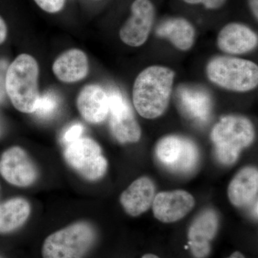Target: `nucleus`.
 I'll return each mask as SVG.
<instances>
[{"label":"nucleus","mask_w":258,"mask_h":258,"mask_svg":"<svg viewBox=\"0 0 258 258\" xmlns=\"http://www.w3.org/2000/svg\"><path fill=\"white\" fill-rule=\"evenodd\" d=\"M174 73L163 66L144 70L136 79L133 101L139 115L152 119L164 113L170 99Z\"/></svg>","instance_id":"obj_1"},{"label":"nucleus","mask_w":258,"mask_h":258,"mask_svg":"<svg viewBox=\"0 0 258 258\" xmlns=\"http://www.w3.org/2000/svg\"><path fill=\"white\" fill-rule=\"evenodd\" d=\"M39 67L36 60L28 54H21L7 69L5 88L13 106L19 111L33 113L40 98Z\"/></svg>","instance_id":"obj_2"},{"label":"nucleus","mask_w":258,"mask_h":258,"mask_svg":"<svg viewBox=\"0 0 258 258\" xmlns=\"http://www.w3.org/2000/svg\"><path fill=\"white\" fill-rule=\"evenodd\" d=\"M96 232L87 222H75L47 236L42 258H84L94 245Z\"/></svg>","instance_id":"obj_3"},{"label":"nucleus","mask_w":258,"mask_h":258,"mask_svg":"<svg viewBox=\"0 0 258 258\" xmlns=\"http://www.w3.org/2000/svg\"><path fill=\"white\" fill-rule=\"evenodd\" d=\"M211 138L217 159L230 165L237 161L241 151L253 142V125L244 117H224L212 129Z\"/></svg>","instance_id":"obj_4"},{"label":"nucleus","mask_w":258,"mask_h":258,"mask_svg":"<svg viewBox=\"0 0 258 258\" xmlns=\"http://www.w3.org/2000/svg\"><path fill=\"white\" fill-rule=\"evenodd\" d=\"M209 79L231 91L244 92L257 86L258 67L252 61L230 57H218L209 62Z\"/></svg>","instance_id":"obj_5"},{"label":"nucleus","mask_w":258,"mask_h":258,"mask_svg":"<svg viewBox=\"0 0 258 258\" xmlns=\"http://www.w3.org/2000/svg\"><path fill=\"white\" fill-rule=\"evenodd\" d=\"M64 158L71 168L89 181H96L106 174L108 163L96 141L81 137L66 146Z\"/></svg>","instance_id":"obj_6"},{"label":"nucleus","mask_w":258,"mask_h":258,"mask_svg":"<svg viewBox=\"0 0 258 258\" xmlns=\"http://www.w3.org/2000/svg\"><path fill=\"white\" fill-rule=\"evenodd\" d=\"M156 153L159 162L176 173L187 174L198 166V147L190 139L184 137H164L158 143Z\"/></svg>","instance_id":"obj_7"},{"label":"nucleus","mask_w":258,"mask_h":258,"mask_svg":"<svg viewBox=\"0 0 258 258\" xmlns=\"http://www.w3.org/2000/svg\"><path fill=\"white\" fill-rule=\"evenodd\" d=\"M108 96L112 134L122 144L138 142L142 132L130 104L118 90H111Z\"/></svg>","instance_id":"obj_8"},{"label":"nucleus","mask_w":258,"mask_h":258,"mask_svg":"<svg viewBox=\"0 0 258 258\" xmlns=\"http://www.w3.org/2000/svg\"><path fill=\"white\" fill-rule=\"evenodd\" d=\"M0 175L18 187H28L36 181V166L23 148L13 147L7 149L0 157Z\"/></svg>","instance_id":"obj_9"},{"label":"nucleus","mask_w":258,"mask_h":258,"mask_svg":"<svg viewBox=\"0 0 258 258\" xmlns=\"http://www.w3.org/2000/svg\"><path fill=\"white\" fill-rule=\"evenodd\" d=\"M154 18V8L150 0H135L132 16L120 30L122 41L132 47L143 45L147 40Z\"/></svg>","instance_id":"obj_10"},{"label":"nucleus","mask_w":258,"mask_h":258,"mask_svg":"<svg viewBox=\"0 0 258 258\" xmlns=\"http://www.w3.org/2000/svg\"><path fill=\"white\" fill-rule=\"evenodd\" d=\"M194 206L195 199L192 195L183 190L159 193L152 203L154 217L165 223L181 220L192 210Z\"/></svg>","instance_id":"obj_11"},{"label":"nucleus","mask_w":258,"mask_h":258,"mask_svg":"<svg viewBox=\"0 0 258 258\" xmlns=\"http://www.w3.org/2000/svg\"><path fill=\"white\" fill-rule=\"evenodd\" d=\"M219 219L216 212L208 210L202 212L194 220L188 232L189 244L193 255L205 258L210 252V242L218 230Z\"/></svg>","instance_id":"obj_12"},{"label":"nucleus","mask_w":258,"mask_h":258,"mask_svg":"<svg viewBox=\"0 0 258 258\" xmlns=\"http://www.w3.org/2000/svg\"><path fill=\"white\" fill-rule=\"evenodd\" d=\"M77 107L81 116L86 121L101 123L109 113L108 93L98 85H88L79 93Z\"/></svg>","instance_id":"obj_13"},{"label":"nucleus","mask_w":258,"mask_h":258,"mask_svg":"<svg viewBox=\"0 0 258 258\" xmlns=\"http://www.w3.org/2000/svg\"><path fill=\"white\" fill-rule=\"evenodd\" d=\"M155 190L152 179L145 176L139 178L121 194L120 204L129 215L139 216L152 206Z\"/></svg>","instance_id":"obj_14"},{"label":"nucleus","mask_w":258,"mask_h":258,"mask_svg":"<svg viewBox=\"0 0 258 258\" xmlns=\"http://www.w3.org/2000/svg\"><path fill=\"white\" fill-rule=\"evenodd\" d=\"M258 172L254 167L247 166L241 169L228 186V198L237 208H246L257 203Z\"/></svg>","instance_id":"obj_15"},{"label":"nucleus","mask_w":258,"mask_h":258,"mask_svg":"<svg viewBox=\"0 0 258 258\" xmlns=\"http://www.w3.org/2000/svg\"><path fill=\"white\" fill-rule=\"evenodd\" d=\"M257 35L251 29L239 23H230L222 28L218 35V46L230 54H243L257 45Z\"/></svg>","instance_id":"obj_16"},{"label":"nucleus","mask_w":258,"mask_h":258,"mask_svg":"<svg viewBox=\"0 0 258 258\" xmlns=\"http://www.w3.org/2000/svg\"><path fill=\"white\" fill-rule=\"evenodd\" d=\"M87 55L79 49H71L61 54L52 64V71L57 79L63 83L78 82L88 73Z\"/></svg>","instance_id":"obj_17"},{"label":"nucleus","mask_w":258,"mask_h":258,"mask_svg":"<svg viewBox=\"0 0 258 258\" xmlns=\"http://www.w3.org/2000/svg\"><path fill=\"white\" fill-rule=\"evenodd\" d=\"M178 100L182 111L191 119L204 123L210 118L212 101L203 88L181 86L177 91Z\"/></svg>","instance_id":"obj_18"},{"label":"nucleus","mask_w":258,"mask_h":258,"mask_svg":"<svg viewBox=\"0 0 258 258\" xmlns=\"http://www.w3.org/2000/svg\"><path fill=\"white\" fill-rule=\"evenodd\" d=\"M30 212V203L24 198H12L0 204V234L11 233L21 227Z\"/></svg>","instance_id":"obj_19"},{"label":"nucleus","mask_w":258,"mask_h":258,"mask_svg":"<svg viewBox=\"0 0 258 258\" xmlns=\"http://www.w3.org/2000/svg\"><path fill=\"white\" fill-rule=\"evenodd\" d=\"M157 34L169 39L181 50H189L195 39V29L189 21L183 18L168 19L162 22L157 29Z\"/></svg>","instance_id":"obj_20"},{"label":"nucleus","mask_w":258,"mask_h":258,"mask_svg":"<svg viewBox=\"0 0 258 258\" xmlns=\"http://www.w3.org/2000/svg\"><path fill=\"white\" fill-rule=\"evenodd\" d=\"M60 97L55 91H48L40 96L34 114L42 120H47L56 114L60 107Z\"/></svg>","instance_id":"obj_21"},{"label":"nucleus","mask_w":258,"mask_h":258,"mask_svg":"<svg viewBox=\"0 0 258 258\" xmlns=\"http://www.w3.org/2000/svg\"><path fill=\"white\" fill-rule=\"evenodd\" d=\"M84 132V126L80 123H74L64 129L61 136V141L64 145L76 142L81 139Z\"/></svg>","instance_id":"obj_22"},{"label":"nucleus","mask_w":258,"mask_h":258,"mask_svg":"<svg viewBox=\"0 0 258 258\" xmlns=\"http://www.w3.org/2000/svg\"><path fill=\"white\" fill-rule=\"evenodd\" d=\"M44 11L49 13H58L63 8L66 0H34Z\"/></svg>","instance_id":"obj_23"},{"label":"nucleus","mask_w":258,"mask_h":258,"mask_svg":"<svg viewBox=\"0 0 258 258\" xmlns=\"http://www.w3.org/2000/svg\"><path fill=\"white\" fill-rule=\"evenodd\" d=\"M189 4H203L208 9H217L221 8L227 0H184Z\"/></svg>","instance_id":"obj_24"},{"label":"nucleus","mask_w":258,"mask_h":258,"mask_svg":"<svg viewBox=\"0 0 258 258\" xmlns=\"http://www.w3.org/2000/svg\"><path fill=\"white\" fill-rule=\"evenodd\" d=\"M6 62L1 61L0 62V102L4 99L6 88H5V69H6Z\"/></svg>","instance_id":"obj_25"},{"label":"nucleus","mask_w":258,"mask_h":258,"mask_svg":"<svg viewBox=\"0 0 258 258\" xmlns=\"http://www.w3.org/2000/svg\"><path fill=\"white\" fill-rule=\"evenodd\" d=\"M8 36V27L3 18L0 16V45L3 43Z\"/></svg>","instance_id":"obj_26"},{"label":"nucleus","mask_w":258,"mask_h":258,"mask_svg":"<svg viewBox=\"0 0 258 258\" xmlns=\"http://www.w3.org/2000/svg\"><path fill=\"white\" fill-rule=\"evenodd\" d=\"M249 6L256 18L258 16L257 0H249Z\"/></svg>","instance_id":"obj_27"},{"label":"nucleus","mask_w":258,"mask_h":258,"mask_svg":"<svg viewBox=\"0 0 258 258\" xmlns=\"http://www.w3.org/2000/svg\"><path fill=\"white\" fill-rule=\"evenodd\" d=\"M227 258H245L244 257L243 254L240 252H235L234 253L231 254L230 257Z\"/></svg>","instance_id":"obj_28"},{"label":"nucleus","mask_w":258,"mask_h":258,"mask_svg":"<svg viewBox=\"0 0 258 258\" xmlns=\"http://www.w3.org/2000/svg\"><path fill=\"white\" fill-rule=\"evenodd\" d=\"M142 258H160V257H158V256L155 255V254H144L143 257H142Z\"/></svg>","instance_id":"obj_29"},{"label":"nucleus","mask_w":258,"mask_h":258,"mask_svg":"<svg viewBox=\"0 0 258 258\" xmlns=\"http://www.w3.org/2000/svg\"><path fill=\"white\" fill-rule=\"evenodd\" d=\"M3 121H2L1 118H0V137L3 135Z\"/></svg>","instance_id":"obj_30"},{"label":"nucleus","mask_w":258,"mask_h":258,"mask_svg":"<svg viewBox=\"0 0 258 258\" xmlns=\"http://www.w3.org/2000/svg\"><path fill=\"white\" fill-rule=\"evenodd\" d=\"M0 258H3V257H1V256H0Z\"/></svg>","instance_id":"obj_31"}]
</instances>
